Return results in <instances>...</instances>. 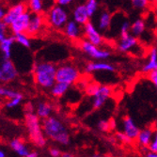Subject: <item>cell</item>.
<instances>
[{"instance_id": "obj_1", "label": "cell", "mask_w": 157, "mask_h": 157, "mask_svg": "<svg viewBox=\"0 0 157 157\" xmlns=\"http://www.w3.org/2000/svg\"><path fill=\"white\" fill-rule=\"evenodd\" d=\"M42 129L45 136L60 145L70 143V133L63 122L56 117H50L42 121Z\"/></svg>"}, {"instance_id": "obj_2", "label": "cell", "mask_w": 157, "mask_h": 157, "mask_svg": "<svg viewBox=\"0 0 157 157\" xmlns=\"http://www.w3.org/2000/svg\"><path fill=\"white\" fill-rule=\"evenodd\" d=\"M56 67L54 63L48 61L38 62L33 69L34 80L42 89H50L55 85Z\"/></svg>"}, {"instance_id": "obj_3", "label": "cell", "mask_w": 157, "mask_h": 157, "mask_svg": "<svg viewBox=\"0 0 157 157\" xmlns=\"http://www.w3.org/2000/svg\"><path fill=\"white\" fill-rule=\"evenodd\" d=\"M25 126L31 141L37 147H44L46 144L45 135L42 129V123L35 113H25Z\"/></svg>"}, {"instance_id": "obj_4", "label": "cell", "mask_w": 157, "mask_h": 157, "mask_svg": "<svg viewBox=\"0 0 157 157\" xmlns=\"http://www.w3.org/2000/svg\"><path fill=\"white\" fill-rule=\"evenodd\" d=\"M80 79L79 70L73 64L65 63L58 67L56 74V81L69 86L77 83Z\"/></svg>"}, {"instance_id": "obj_5", "label": "cell", "mask_w": 157, "mask_h": 157, "mask_svg": "<svg viewBox=\"0 0 157 157\" xmlns=\"http://www.w3.org/2000/svg\"><path fill=\"white\" fill-rule=\"evenodd\" d=\"M70 21L68 10L59 5H54L47 13L48 24L56 29H64L65 25Z\"/></svg>"}, {"instance_id": "obj_6", "label": "cell", "mask_w": 157, "mask_h": 157, "mask_svg": "<svg viewBox=\"0 0 157 157\" xmlns=\"http://www.w3.org/2000/svg\"><path fill=\"white\" fill-rule=\"evenodd\" d=\"M80 48L85 54H87L90 58L96 59V61L105 60L110 56V52L108 50L95 46L86 40L80 42Z\"/></svg>"}, {"instance_id": "obj_7", "label": "cell", "mask_w": 157, "mask_h": 157, "mask_svg": "<svg viewBox=\"0 0 157 157\" xmlns=\"http://www.w3.org/2000/svg\"><path fill=\"white\" fill-rule=\"evenodd\" d=\"M83 31L86 37V40L90 42L91 44L98 47L103 44L104 38L93 23L89 22L88 24H86L83 27Z\"/></svg>"}, {"instance_id": "obj_8", "label": "cell", "mask_w": 157, "mask_h": 157, "mask_svg": "<svg viewBox=\"0 0 157 157\" xmlns=\"http://www.w3.org/2000/svg\"><path fill=\"white\" fill-rule=\"evenodd\" d=\"M27 12V5L25 3H17L11 6L6 12L3 22L7 25H10L14 21L17 20L24 13Z\"/></svg>"}, {"instance_id": "obj_9", "label": "cell", "mask_w": 157, "mask_h": 157, "mask_svg": "<svg viewBox=\"0 0 157 157\" xmlns=\"http://www.w3.org/2000/svg\"><path fill=\"white\" fill-rule=\"evenodd\" d=\"M112 95V89L109 86L101 85L100 89L92 99V106L94 109H99L107 102V100Z\"/></svg>"}, {"instance_id": "obj_10", "label": "cell", "mask_w": 157, "mask_h": 157, "mask_svg": "<svg viewBox=\"0 0 157 157\" xmlns=\"http://www.w3.org/2000/svg\"><path fill=\"white\" fill-rule=\"evenodd\" d=\"M0 72L2 75L3 82H10L15 79L18 75L17 69L10 59H3L1 61V63H0Z\"/></svg>"}, {"instance_id": "obj_11", "label": "cell", "mask_w": 157, "mask_h": 157, "mask_svg": "<svg viewBox=\"0 0 157 157\" xmlns=\"http://www.w3.org/2000/svg\"><path fill=\"white\" fill-rule=\"evenodd\" d=\"M30 17H31V13H29L28 11L24 13L22 16H20L17 20H15L10 25L11 32L14 35L21 34V33H26L28 25H29Z\"/></svg>"}, {"instance_id": "obj_12", "label": "cell", "mask_w": 157, "mask_h": 157, "mask_svg": "<svg viewBox=\"0 0 157 157\" xmlns=\"http://www.w3.org/2000/svg\"><path fill=\"white\" fill-rule=\"evenodd\" d=\"M122 132L132 140L136 139L139 135V128L136 121L129 116H126L122 120Z\"/></svg>"}, {"instance_id": "obj_13", "label": "cell", "mask_w": 157, "mask_h": 157, "mask_svg": "<svg viewBox=\"0 0 157 157\" xmlns=\"http://www.w3.org/2000/svg\"><path fill=\"white\" fill-rule=\"evenodd\" d=\"M44 25V19L41 14L31 13L30 22L27 28L26 34L29 36H36L42 30Z\"/></svg>"}, {"instance_id": "obj_14", "label": "cell", "mask_w": 157, "mask_h": 157, "mask_svg": "<svg viewBox=\"0 0 157 157\" xmlns=\"http://www.w3.org/2000/svg\"><path fill=\"white\" fill-rule=\"evenodd\" d=\"M115 71V67L106 61H93L86 65L85 72L87 74L96 73V72H107L111 73Z\"/></svg>"}, {"instance_id": "obj_15", "label": "cell", "mask_w": 157, "mask_h": 157, "mask_svg": "<svg viewBox=\"0 0 157 157\" xmlns=\"http://www.w3.org/2000/svg\"><path fill=\"white\" fill-rule=\"evenodd\" d=\"M90 16L88 14L85 4L77 5L73 10V21L77 23L79 25H85L90 22Z\"/></svg>"}, {"instance_id": "obj_16", "label": "cell", "mask_w": 157, "mask_h": 157, "mask_svg": "<svg viewBox=\"0 0 157 157\" xmlns=\"http://www.w3.org/2000/svg\"><path fill=\"white\" fill-rule=\"evenodd\" d=\"M137 44H138L137 38H136L130 34L129 36L122 37L120 39V40L118 42V49L121 52L127 53V52H130L131 50L135 49L137 46Z\"/></svg>"}, {"instance_id": "obj_17", "label": "cell", "mask_w": 157, "mask_h": 157, "mask_svg": "<svg viewBox=\"0 0 157 157\" xmlns=\"http://www.w3.org/2000/svg\"><path fill=\"white\" fill-rule=\"evenodd\" d=\"M63 30H64V33L67 36V38H69L70 40H75L80 38L81 27L77 23H75L73 20H70L68 22V24L65 25Z\"/></svg>"}, {"instance_id": "obj_18", "label": "cell", "mask_w": 157, "mask_h": 157, "mask_svg": "<svg viewBox=\"0 0 157 157\" xmlns=\"http://www.w3.org/2000/svg\"><path fill=\"white\" fill-rule=\"evenodd\" d=\"M153 132L151 128H145V129H142L139 132V135L136 138L137 144L143 149H148L151 144V142L152 140L153 136Z\"/></svg>"}, {"instance_id": "obj_19", "label": "cell", "mask_w": 157, "mask_h": 157, "mask_svg": "<svg viewBox=\"0 0 157 157\" xmlns=\"http://www.w3.org/2000/svg\"><path fill=\"white\" fill-rule=\"evenodd\" d=\"M15 42V37L7 36L2 41H0V50L3 54V59H10L11 56V48Z\"/></svg>"}, {"instance_id": "obj_20", "label": "cell", "mask_w": 157, "mask_h": 157, "mask_svg": "<svg viewBox=\"0 0 157 157\" xmlns=\"http://www.w3.org/2000/svg\"><path fill=\"white\" fill-rule=\"evenodd\" d=\"M153 71H157V48L155 47L151 49L149 60L142 68V72L145 74H150Z\"/></svg>"}, {"instance_id": "obj_21", "label": "cell", "mask_w": 157, "mask_h": 157, "mask_svg": "<svg viewBox=\"0 0 157 157\" xmlns=\"http://www.w3.org/2000/svg\"><path fill=\"white\" fill-rule=\"evenodd\" d=\"M112 24V15L107 10H103L98 17L97 26L99 31H105L110 27Z\"/></svg>"}, {"instance_id": "obj_22", "label": "cell", "mask_w": 157, "mask_h": 157, "mask_svg": "<svg viewBox=\"0 0 157 157\" xmlns=\"http://www.w3.org/2000/svg\"><path fill=\"white\" fill-rule=\"evenodd\" d=\"M10 148L21 157H26L29 153V149L25 144V142L19 138H14L10 143Z\"/></svg>"}, {"instance_id": "obj_23", "label": "cell", "mask_w": 157, "mask_h": 157, "mask_svg": "<svg viewBox=\"0 0 157 157\" xmlns=\"http://www.w3.org/2000/svg\"><path fill=\"white\" fill-rule=\"evenodd\" d=\"M52 106L46 102H40L36 107V115L42 120H46L51 117Z\"/></svg>"}, {"instance_id": "obj_24", "label": "cell", "mask_w": 157, "mask_h": 157, "mask_svg": "<svg viewBox=\"0 0 157 157\" xmlns=\"http://www.w3.org/2000/svg\"><path fill=\"white\" fill-rule=\"evenodd\" d=\"M70 89V86L64 83H59V82H56L55 85L51 88L50 92L51 94L56 97V98H59L62 97Z\"/></svg>"}, {"instance_id": "obj_25", "label": "cell", "mask_w": 157, "mask_h": 157, "mask_svg": "<svg viewBox=\"0 0 157 157\" xmlns=\"http://www.w3.org/2000/svg\"><path fill=\"white\" fill-rule=\"evenodd\" d=\"M146 25L143 19H136L133 24H131V35L137 38L144 33Z\"/></svg>"}, {"instance_id": "obj_26", "label": "cell", "mask_w": 157, "mask_h": 157, "mask_svg": "<svg viewBox=\"0 0 157 157\" xmlns=\"http://www.w3.org/2000/svg\"><path fill=\"white\" fill-rule=\"evenodd\" d=\"M27 9H29L31 13L41 14L44 9V3L41 0H30L27 2Z\"/></svg>"}, {"instance_id": "obj_27", "label": "cell", "mask_w": 157, "mask_h": 157, "mask_svg": "<svg viewBox=\"0 0 157 157\" xmlns=\"http://www.w3.org/2000/svg\"><path fill=\"white\" fill-rule=\"evenodd\" d=\"M0 96L9 98L10 100L15 99V98H23V94H21L20 92L12 90L8 88H2V87H0Z\"/></svg>"}, {"instance_id": "obj_28", "label": "cell", "mask_w": 157, "mask_h": 157, "mask_svg": "<svg viewBox=\"0 0 157 157\" xmlns=\"http://www.w3.org/2000/svg\"><path fill=\"white\" fill-rule=\"evenodd\" d=\"M15 37V41L25 48H30L31 47V40L28 37L26 33H21V34H16L14 35Z\"/></svg>"}, {"instance_id": "obj_29", "label": "cell", "mask_w": 157, "mask_h": 157, "mask_svg": "<svg viewBox=\"0 0 157 157\" xmlns=\"http://www.w3.org/2000/svg\"><path fill=\"white\" fill-rule=\"evenodd\" d=\"M85 6H86V9H87L89 16L91 17L96 13L98 7H99V3L96 0H89V1L85 3Z\"/></svg>"}, {"instance_id": "obj_30", "label": "cell", "mask_w": 157, "mask_h": 157, "mask_svg": "<svg viewBox=\"0 0 157 157\" xmlns=\"http://www.w3.org/2000/svg\"><path fill=\"white\" fill-rule=\"evenodd\" d=\"M131 34V24L128 22V20L123 21L120 25V36L121 38L129 36Z\"/></svg>"}, {"instance_id": "obj_31", "label": "cell", "mask_w": 157, "mask_h": 157, "mask_svg": "<svg viewBox=\"0 0 157 157\" xmlns=\"http://www.w3.org/2000/svg\"><path fill=\"white\" fill-rule=\"evenodd\" d=\"M100 86H101V85H99L97 83H94V82L90 83L87 86V88L85 89V91H86V93H87L88 96H91L93 98L95 96V94L97 93V91L99 90Z\"/></svg>"}, {"instance_id": "obj_32", "label": "cell", "mask_w": 157, "mask_h": 157, "mask_svg": "<svg viewBox=\"0 0 157 157\" xmlns=\"http://www.w3.org/2000/svg\"><path fill=\"white\" fill-rule=\"evenodd\" d=\"M131 4L136 10H144L149 6V1L148 0H133Z\"/></svg>"}, {"instance_id": "obj_33", "label": "cell", "mask_w": 157, "mask_h": 157, "mask_svg": "<svg viewBox=\"0 0 157 157\" xmlns=\"http://www.w3.org/2000/svg\"><path fill=\"white\" fill-rule=\"evenodd\" d=\"M116 137L119 141H121L123 144H130L132 143V139L128 137L123 132H118L116 134Z\"/></svg>"}, {"instance_id": "obj_34", "label": "cell", "mask_w": 157, "mask_h": 157, "mask_svg": "<svg viewBox=\"0 0 157 157\" xmlns=\"http://www.w3.org/2000/svg\"><path fill=\"white\" fill-rule=\"evenodd\" d=\"M98 129L102 132H107L110 129V124H109V121H105V120H101L99 121L98 122Z\"/></svg>"}, {"instance_id": "obj_35", "label": "cell", "mask_w": 157, "mask_h": 157, "mask_svg": "<svg viewBox=\"0 0 157 157\" xmlns=\"http://www.w3.org/2000/svg\"><path fill=\"white\" fill-rule=\"evenodd\" d=\"M149 151L157 153V130L153 132V136L151 144L149 146Z\"/></svg>"}, {"instance_id": "obj_36", "label": "cell", "mask_w": 157, "mask_h": 157, "mask_svg": "<svg viewBox=\"0 0 157 157\" xmlns=\"http://www.w3.org/2000/svg\"><path fill=\"white\" fill-rule=\"evenodd\" d=\"M7 30H8V25L3 21H0V41H2L7 37L6 36Z\"/></svg>"}, {"instance_id": "obj_37", "label": "cell", "mask_w": 157, "mask_h": 157, "mask_svg": "<svg viewBox=\"0 0 157 157\" xmlns=\"http://www.w3.org/2000/svg\"><path fill=\"white\" fill-rule=\"evenodd\" d=\"M23 98H15V99H11L10 101L6 104V106L8 108H13V107H16L17 105H20L21 101H22Z\"/></svg>"}, {"instance_id": "obj_38", "label": "cell", "mask_w": 157, "mask_h": 157, "mask_svg": "<svg viewBox=\"0 0 157 157\" xmlns=\"http://www.w3.org/2000/svg\"><path fill=\"white\" fill-rule=\"evenodd\" d=\"M149 79L153 84L154 88L157 90V71H153V72H151V73L149 74Z\"/></svg>"}, {"instance_id": "obj_39", "label": "cell", "mask_w": 157, "mask_h": 157, "mask_svg": "<svg viewBox=\"0 0 157 157\" xmlns=\"http://www.w3.org/2000/svg\"><path fill=\"white\" fill-rule=\"evenodd\" d=\"M49 152L52 157H61V154H62L61 151L58 148H51Z\"/></svg>"}, {"instance_id": "obj_40", "label": "cell", "mask_w": 157, "mask_h": 157, "mask_svg": "<svg viewBox=\"0 0 157 157\" xmlns=\"http://www.w3.org/2000/svg\"><path fill=\"white\" fill-rule=\"evenodd\" d=\"M72 2H73L72 0H58V1H56V5L65 8L66 6L70 5Z\"/></svg>"}, {"instance_id": "obj_41", "label": "cell", "mask_w": 157, "mask_h": 157, "mask_svg": "<svg viewBox=\"0 0 157 157\" xmlns=\"http://www.w3.org/2000/svg\"><path fill=\"white\" fill-rule=\"evenodd\" d=\"M6 12H7V10H5V8L0 6V21H3V19L6 15Z\"/></svg>"}, {"instance_id": "obj_42", "label": "cell", "mask_w": 157, "mask_h": 157, "mask_svg": "<svg viewBox=\"0 0 157 157\" xmlns=\"http://www.w3.org/2000/svg\"><path fill=\"white\" fill-rule=\"evenodd\" d=\"M33 111H34V107H33V105L29 103V104H27L26 105V108H25V112L26 113H33Z\"/></svg>"}, {"instance_id": "obj_43", "label": "cell", "mask_w": 157, "mask_h": 157, "mask_svg": "<svg viewBox=\"0 0 157 157\" xmlns=\"http://www.w3.org/2000/svg\"><path fill=\"white\" fill-rule=\"evenodd\" d=\"M109 124H110V129L111 130H114L116 128V121H114V120H111V121H109Z\"/></svg>"}, {"instance_id": "obj_44", "label": "cell", "mask_w": 157, "mask_h": 157, "mask_svg": "<svg viewBox=\"0 0 157 157\" xmlns=\"http://www.w3.org/2000/svg\"><path fill=\"white\" fill-rule=\"evenodd\" d=\"M38 156H39V154L37 151H30L26 157H38Z\"/></svg>"}, {"instance_id": "obj_45", "label": "cell", "mask_w": 157, "mask_h": 157, "mask_svg": "<svg viewBox=\"0 0 157 157\" xmlns=\"http://www.w3.org/2000/svg\"><path fill=\"white\" fill-rule=\"evenodd\" d=\"M147 157H157V153L155 152H151V151H148L146 154Z\"/></svg>"}, {"instance_id": "obj_46", "label": "cell", "mask_w": 157, "mask_h": 157, "mask_svg": "<svg viewBox=\"0 0 157 157\" xmlns=\"http://www.w3.org/2000/svg\"><path fill=\"white\" fill-rule=\"evenodd\" d=\"M61 157H75V156L70 152H64L61 154Z\"/></svg>"}, {"instance_id": "obj_47", "label": "cell", "mask_w": 157, "mask_h": 157, "mask_svg": "<svg viewBox=\"0 0 157 157\" xmlns=\"http://www.w3.org/2000/svg\"><path fill=\"white\" fill-rule=\"evenodd\" d=\"M0 157H6V153L2 150H0Z\"/></svg>"}, {"instance_id": "obj_48", "label": "cell", "mask_w": 157, "mask_h": 157, "mask_svg": "<svg viewBox=\"0 0 157 157\" xmlns=\"http://www.w3.org/2000/svg\"><path fill=\"white\" fill-rule=\"evenodd\" d=\"M91 157H105V156H103L102 154H100V153H94V154H92Z\"/></svg>"}, {"instance_id": "obj_49", "label": "cell", "mask_w": 157, "mask_h": 157, "mask_svg": "<svg viewBox=\"0 0 157 157\" xmlns=\"http://www.w3.org/2000/svg\"><path fill=\"white\" fill-rule=\"evenodd\" d=\"M0 81H2V75H1V72H0Z\"/></svg>"}, {"instance_id": "obj_50", "label": "cell", "mask_w": 157, "mask_h": 157, "mask_svg": "<svg viewBox=\"0 0 157 157\" xmlns=\"http://www.w3.org/2000/svg\"><path fill=\"white\" fill-rule=\"evenodd\" d=\"M105 157H109V156H105Z\"/></svg>"}]
</instances>
